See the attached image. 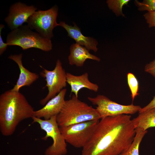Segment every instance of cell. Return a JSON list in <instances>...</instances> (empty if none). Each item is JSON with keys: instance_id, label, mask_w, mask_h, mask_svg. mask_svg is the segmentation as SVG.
I'll return each mask as SVG.
<instances>
[{"instance_id": "14", "label": "cell", "mask_w": 155, "mask_h": 155, "mask_svg": "<svg viewBox=\"0 0 155 155\" xmlns=\"http://www.w3.org/2000/svg\"><path fill=\"white\" fill-rule=\"evenodd\" d=\"M67 83L70 86L71 92L77 97L79 92L85 88L96 92L99 89L98 86L91 82L88 79V74L86 72L80 75H75L69 73H67Z\"/></svg>"}, {"instance_id": "5", "label": "cell", "mask_w": 155, "mask_h": 155, "mask_svg": "<svg viewBox=\"0 0 155 155\" xmlns=\"http://www.w3.org/2000/svg\"><path fill=\"white\" fill-rule=\"evenodd\" d=\"M57 116L52 117L48 119L33 117V123H38L41 129L46 133L42 139L46 140L49 137L53 140L52 144L46 150L45 155H65L67 153L66 142L60 131L57 120Z\"/></svg>"}, {"instance_id": "2", "label": "cell", "mask_w": 155, "mask_h": 155, "mask_svg": "<svg viewBox=\"0 0 155 155\" xmlns=\"http://www.w3.org/2000/svg\"><path fill=\"white\" fill-rule=\"evenodd\" d=\"M35 111L21 92L11 89L0 96V130L4 136L11 135L22 121L34 116Z\"/></svg>"}, {"instance_id": "11", "label": "cell", "mask_w": 155, "mask_h": 155, "mask_svg": "<svg viewBox=\"0 0 155 155\" xmlns=\"http://www.w3.org/2000/svg\"><path fill=\"white\" fill-rule=\"evenodd\" d=\"M67 89L64 88L57 95L49 100L41 108L35 111L33 117L48 119L57 116L61 111L64 104Z\"/></svg>"}, {"instance_id": "6", "label": "cell", "mask_w": 155, "mask_h": 155, "mask_svg": "<svg viewBox=\"0 0 155 155\" xmlns=\"http://www.w3.org/2000/svg\"><path fill=\"white\" fill-rule=\"evenodd\" d=\"M99 121H88L59 128L66 142L75 148H82L91 137Z\"/></svg>"}, {"instance_id": "3", "label": "cell", "mask_w": 155, "mask_h": 155, "mask_svg": "<svg viewBox=\"0 0 155 155\" xmlns=\"http://www.w3.org/2000/svg\"><path fill=\"white\" fill-rule=\"evenodd\" d=\"M100 119V116L96 108L79 100L74 94L69 99L65 100L57 117L59 127Z\"/></svg>"}, {"instance_id": "1", "label": "cell", "mask_w": 155, "mask_h": 155, "mask_svg": "<svg viewBox=\"0 0 155 155\" xmlns=\"http://www.w3.org/2000/svg\"><path fill=\"white\" fill-rule=\"evenodd\" d=\"M130 115L101 119L82 155H119L133 142L136 129Z\"/></svg>"}, {"instance_id": "10", "label": "cell", "mask_w": 155, "mask_h": 155, "mask_svg": "<svg viewBox=\"0 0 155 155\" xmlns=\"http://www.w3.org/2000/svg\"><path fill=\"white\" fill-rule=\"evenodd\" d=\"M37 10L33 5L28 6L19 2L12 5L9 13L5 19L9 27L12 30L16 29L26 22Z\"/></svg>"}, {"instance_id": "7", "label": "cell", "mask_w": 155, "mask_h": 155, "mask_svg": "<svg viewBox=\"0 0 155 155\" xmlns=\"http://www.w3.org/2000/svg\"><path fill=\"white\" fill-rule=\"evenodd\" d=\"M58 11L56 5L47 10L36 11L28 19L27 25L44 37L51 40L54 36L53 29L59 26L57 22Z\"/></svg>"}, {"instance_id": "4", "label": "cell", "mask_w": 155, "mask_h": 155, "mask_svg": "<svg viewBox=\"0 0 155 155\" xmlns=\"http://www.w3.org/2000/svg\"><path fill=\"white\" fill-rule=\"evenodd\" d=\"M6 43L8 46H19L24 50L35 48L47 52L51 51L52 48L50 39L33 31L27 25H23L9 33L7 37Z\"/></svg>"}, {"instance_id": "22", "label": "cell", "mask_w": 155, "mask_h": 155, "mask_svg": "<svg viewBox=\"0 0 155 155\" xmlns=\"http://www.w3.org/2000/svg\"><path fill=\"white\" fill-rule=\"evenodd\" d=\"M144 71L151 74L155 78V59L145 65Z\"/></svg>"}, {"instance_id": "8", "label": "cell", "mask_w": 155, "mask_h": 155, "mask_svg": "<svg viewBox=\"0 0 155 155\" xmlns=\"http://www.w3.org/2000/svg\"><path fill=\"white\" fill-rule=\"evenodd\" d=\"M43 69L41 75L45 78L46 82L45 87H47L48 92L46 96L40 102V104L44 106L51 99L59 93L67 86V73L63 68L62 64L59 59L56 61L55 66L52 70Z\"/></svg>"}, {"instance_id": "19", "label": "cell", "mask_w": 155, "mask_h": 155, "mask_svg": "<svg viewBox=\"0 0 155 155\" xmlns=\"http://www.w3.org/2000/svg\"><path fill=\"white\" fill-rule=\"evenodd\" d=\"M127 77L128 85L131 92V96L133 101L138 94V82L134 74L131 73H129L127 74Z\"/></svg>"}, {"instance_id": "18", "label": "cell", "mask_w": 155, "mask_h": 155, "mask_svg": "<svg viewBox=\"0 0 155 155\" xmlns=\"http://www.w3.org/2000/svg\"><path fill=\"white\" fill-rule=\"evenodd\" d=\"M129 0H108L106 1L108 6L117 16H124L122 11L123 7L128 4Z\"/></svg>"}, {"instance_id": "23", "label": "cell", "mask_w": 155, "mask_h": 155, "mask_svg": "<svg viewBox=\"0 0 155 155\" xmlns=\"http://www.w3.org/2000/svg\"><path fill=\"white\" fill-rule=\"evenodd\" d=\"M4 27V25L2 24L0 25V55H1L6 50L8 46L6 43H4L2 38L1 32Z\"/></svg>"}, {"instance_id": "9", "label": "cell", "mask_w": 155, "mask_h": 155, "mask_svg": "<svg viewBox=\"0 0 155 155\" xmlns=\"http://www.w3.org/2000/svg\"><path fill=\"white\" fill-rule=\"evenodd\" d=\"M88 99L93 104L97 106L96 109L100 119L122 114H133L139 112L142 108L133 104L128 105L120 104L103 95H98L94 97H88Z\"/></svg>"}, {"instance_id": "21", "label": "cell", "mask_w": 155, "mask_h": 155, "mask_svg": "<svg viewBox=\"0 0 155 155\" xmlns=\"http://www.w3.org/2000/svg\"><path fill=\"white\" fill-rule=\"evenodd\" d=\"M149 27H154L155 25V11L148 12L144 15Z\"/></svg>"}, {"instance_id": "17", "label": "cell", "mask_w": 155, "mask_h": 155, "mask_svg": "<svg viewBox=\"0 0 155 155\" xmlns=\"http://www.w3.org/2000/svg\"><path fill=\"white\" fill-rule=\"evenodd\" d=\"M147 131L140 128L136 129V134L134 140L131 145L119 155H139V146Z\"/></svg>"}, {"instance_id": "24", "label": "cell", "mask_w": 155, "mask_h": 155, "mask_svg": "<svg viewBox=\"0 0 155 155\" xmlns=\"http://www.w3.org/2000/svg\"><path fill=\"white\" fill-rule=\"evenodd\" d=\"M154 108H155V96L148 104L141 108L139 111V113H140Z\"/></svg>"}, {"instance_id": "20", "label": "cell", "mask_w": 155, "mask_h": 155, "mask_svg": "<svg viewBox=\"0 0 155 155\" xmlns=\"http://www.w3.org/2000/svg\"><path fill=\"white\" fill-rule=\"evenodd\" d=\"M134 3L139 11H155V0H144L142 2L136 0Z\"/></svg>"}, {"instance_id": "13", "label": "cell", "mask_w": 155, "mask_h": 155, "mask_svg": "<svg viewBox=\"0 0 155 155\" xmlns=\"http://www.w3.org/2000/svg\"><path fill=\"white\" fill-rule=\"evenodd\" d=\"M59 24V26L66 30L68 36L75 40L76 43L85 47L89 50H92L95 52L97 51V41L93 38L83 35L80 28L75 23L73 26L69 25L64 22H60Z\"/></svg>"}, {"instance_id": "15", "label": "cell", "mask_w": 155, "mask_h": 155, "mask_svg": "<svg viewBox=\"0 0 155 155\" xmlns=\"http://www.w3.org/2000/svg\"><path fill=\"white\" fill-rule=\"evenodd\" d=\"M87 59L99 61L100 59L89 52L85 47L77 43L72 44L70 48V54L68 56L69 63L71 65L77 67L82 66Z\"/></svg>"}, {"instance_id": "12", "label": "cell", "mask_w": 155, "mask_h": 155, "mask_svg": "<svg viewBox=\"0 0 155 155\" xmlns=\"http://www.w3.org/2000/svg\"><path fill=\"white\" fill-rule=\"evenodd\" d=\"M22 54L11 55L8 58L15 62L18 65L20 73L16 84L11 90L19 92L20 89L24 86H29L39 78V75L36 73L31 72L25 68L22 63Z\"/></svg>"}, {"instance_id": "25", "label": "cell", "mask_w": 155, "mask_h": 155, "mask_svg": "<svg viewBox=\"0 0 155 155\" xmlns=\"http://www.w3.org/2000/svg\"><path fill=\"white\" fill-rule=\"evenodd\" d=\"M154 27H155V26H154Z\"/></svg>"}, {"instance_id": "16", "label": "cell", "mask_w": 155, "mask_h": 155, "mask_svg": "<svg viewBox=\"0 0 155 155\" xmlns=\"http://www.w3.org/2000/svg\"><path fill=\"white\" fill-rule=\"evenodd\" d=\"M132 120L135 129L146 131L150 128L155 127V108L139 113Z\"/></svg>"}]
</instances>
